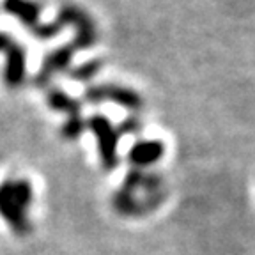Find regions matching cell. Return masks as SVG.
<instances>
[{"mask_svg": "<svg viewBox=\"0 0 255 255\" xmlns=\"http://www.w3.org/2000/svg\"><path fill=\"white\" fill-rule=\"evenodd\" d=\"M32 204V184L27 179L5 181L0 184V216L7 222L11 231L27 236L32 223L27 211Z\"/></svg>", "mask_w": 255, "mask_h": 255, "instance_id": "cell-1", "label": "cell"}, {"mask_svg": "<svg viewBox=\"0 0 255 255\" xmlns=\"http://www.w3.org/2000/svg\"><path fill=\"white\" fill-rule=\"evenodd\" d=\"M87 129H91L92 135L98 142V152H100V161L105 170H114L119 165V156H117V143H119V133L112 123L103 116H92L85 121Z\"/></svg>", "mask_w": 255, "mask_h": 255, "instance_id": "cell-2", "label": "cell"}, {"mask_svg": "<svg viewBox=\"0 0 255 255\" xmlns=\"http://www.w3.org/2000/svg\"><path fill=\"white\" fill-rule=\"evenodd\" d=\"M55 23L60 28H64L66 25H75L76 27V37L71 43L75 50H85V48L94 46L96 39H98V32H96V25L92 18L80 7H75V5H66V7L60 9Z\"/></svg>", "mask_w": 255, "mask_h": 255, "instance_id": "cell-3", "label": "cell"}, {"mask_svg": "<svg viewBox=\"0 0 255 255\" xmlns=\"http://www.w3.org/2000/svg\"><path fill=\"white\" fill-rule=\"evenodd\" d=\"M85 100H87V103L92 105L110 101V103H116L119 107L128 108V110H140L142 108V98L135 91L114 84L91 85L85 91Z\"/></svg>", "mask_w": 255, "mask_h": 255, "instance_id": "cell-4", "label": "cell"}, {"mask_svg": "<svg viewBox=\"0 0 255 255\" xmlns=\"http://www.w3.org/2000/svg\"><path fill=\"white\" fill-rule=\"evenodd\" d=\"M163 200H165V191H159V193H152V195H145L143 199H138L136 195H131V193H126V191L119 190L112 197V207L121 216H142L158 209L163 204Z\"/></svg>", "mask_w": 255, "mask_h": 255, "instance_id": "cell-5", "label": "cell"}, {"mask_svg": "<svg viewBox=\"0 0 255 255\" xmlns=\"http://www.w3.org/2000/svg\"><path fill=\"white\" fill-rule=\"evenodd\" d=\"M165 154V145L161 140H140L133 143V147L128 152V161L133 168L143 170L145 167L158 163Z\"/></svg>", "mask_w": 255, "mask_h": 255, "instance_id": "cell-6", "label": "cell"}, {"mask_svg": "<svg viewBox=\"0 0 255 255\" xmlns=\"http://www.w3.org/2000/svg\"><path fill=\"white\" fill-rule=\"evenodd\" d=\"M75 52H76V50L71 46V43H69V44H66V46L57 48L55 52L50 53V55L44 59L43 66H41V71H39V75H37V78H36V84L39 85V87L48 85L50 78H52L57 71H64V69L68 68L69 62H71V59H73V53H75Z\"/></svg>", "mask_w": 255, "mask_h": 255, "instance_id": "cell-7", "label": "cell"}, {"mask_svg": "<svg viewBox=\"0 0 255 255\" xmlns=\"http://www.w3.org/2000/svg\"><path fill=\"white\" fill-rule=\"evenodd\" d=\"M5 82L9 87H18L25 78V50L20 44L12 43L7 50V64H5Z\"/></svg>", "mask_w": 255, "mask_h": 255, "instance_id": "cell-8", "label": "cell"}, {"mask_svg": "<svg viewBox=\"0 0 255 255\" xmlns=\"http://www.w3.org/2000/svg\"><path fill=\"white\" fill-rule=\"evenodd\" d=\"M4 9L9 14L16 16L28 28L36 27L37 20H39L41 5L34 0H5Z\"/></svg>", "mask_w": 255, "mask_h": 255, "instance_id": "cell-9", "label": "cell"}, {"mask_svg": "<svg viewBox=\"0 0 255 255\" xmlns=\"http://www.w3.org/2000/svg\"><path fill=\"white\" fill-rule=\"evenodd\" d=\"M48 105L53 108V110L66 112L69 117L80 116V110H82V103L71 96H68L60 89H52L50 94H48Z\"/></svg>", "mask_w": 255, "mask_h": 255, "instance_id": "cell-10", "label": "cell"}, {"mask_svg": "<svg viewBox=\"0 0 255 255\" xmlns=\"http://www.w3.org/2000/svg\"><path fill=\"white\" fill-rule=\"evenodd\" d=\"M101 66H103L101 60H89V62L82 64V66H78V68L69 69L68 75L75 80H82V82H85V80L94 78V76L98 75V71L101 69Z\"/></svg>", "mask_w": 255, "mask_h": 255, "instance_id": "cell-11", "label": "cell"}, {"mask_svg": "<svg viewBox=\"0 0 255 255\" xmlns=\"http://www.w3.org/2000/svg\"><path fill=\"white\" fill-rule=\"evenodd\" d=\"M87 129V124H85V121L82 119L80 116H75V117H68V121L64 123L62 129H60V133H62L64 138H78L82 133Z\"/></svg>", "mask_w": 255, "mask_h": 255, "instance_id": "cell-12", "label": "cell"}, {"mask_svg": "<svg viewBox=\"0 0 255 255\" xmlns=\"http://www.w3.org/2000/svg\"><path fill=\"white\" fill-rule=\"evenodd\" d=\"M140 129H142V123L138 121V117L131 116V117H128L126 121L121 123L117 133H124V135H136V133H140Z\"/></svg>", "mask_w": 255, "mask_h": 255, "instance_id": "cell-13", "label": "cell"}, {"mask_svg": "<svg viewBox=\"0 0 255 255\" xmlns=\"http://www.w3.org/2000/svg\"><path fill=\"white\" fill-rule=\"evenodd\" d=\"M12 43H14V41H12L7 34L0 32V52H7L9 48L12 46Z\"/></svg>", "mask_w": 255, "mask_h": 255, "instance_id": "cell-14", "label": "cell"}]
</instances>
